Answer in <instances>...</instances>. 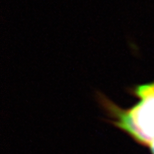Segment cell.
<instances>
[{
	"label": "cell",
	"mask_w": 154,
	"mask_h": 154,
	"mask_svg": "<svg viewBox=\"0 0 154 154\" xmlns=\"http://www.w3.org/2000/svg\"><path fill=\"white\" fill-rule=\"evenodd\" d=\"M138 101L128 109H122L106 101L112 122L141 145L148 146L154 141V82L134 88Z\"/></svg>",
	"instance_id": "6da1fadb"
},
{
	"label": "cell",
	"mask_w": 154,
	"mask_h": 154,
	"mask_svg": "<svg viewBox=\"0 0 154 154\" xmlns=\"http://www.w3.org/2000/svg\"><path fill=\"white\" fill-rule=\"evenodd\" d=\"M149 148H150V150H151V153L154 154V141L149 145Z\"/></svg>",
	"instance_id": "7a4b0ae2"
}]
</instances>
